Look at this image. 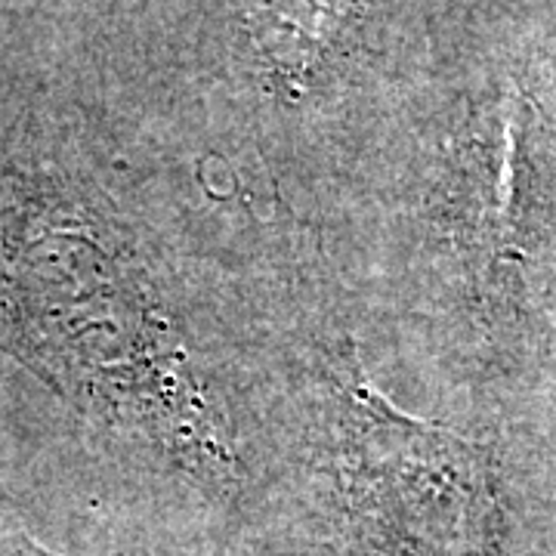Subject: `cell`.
<instances>
[{
    "label": "cell",
    "instance_id": "1",
    "mask_svg": "<svg viewBox=\"0 0 556 556\" xmlns=\"http://www.w3.org/2000/svg\"><path fill=\"white\" fill-rule=\"evenodd\" d=\"M522 118L504 121V142L495 174L482 179L473 201V241L489 260L519 257V177H522Z\"/></svg>",
    "mask_w": 556,
    "mask_h": 556
}]
</instances>
